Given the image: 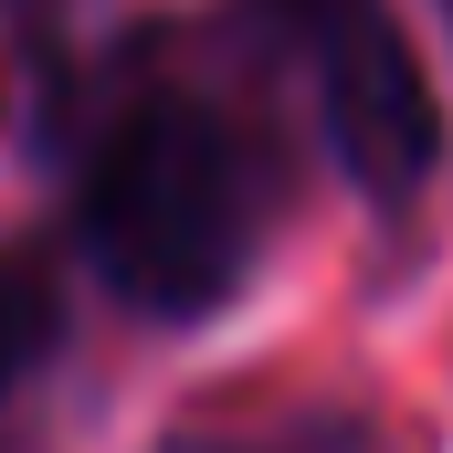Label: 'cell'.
<instances>
[{
  "instance_id": "cell-1",
  "label": "cell",
  "mask_w": 453,
  "mask_h": 453,
  "mask_svg": "<svg viewBox=\"0 0 453 453\" xmlns=\"http://www.w3.org/2000/svg\"><path fill=\"white\" fill-rule=\"evenodd\" d=\"M264 242V169L211 106L148 96L106 127L85 169V253L127 306L201 317L253 274Z\"/></svg>"
},
{
  "instance_id": "cell-3",
  "label": "cell",
  "mask_w": 453,
  "mask_h": 453,
  "mask_svg": "<svg viewBox=\"0 0 453 453\" xmlns=\"http://www.w3.org/2000/svg\"><path fill=\"white\" fill-rule=\"evenodd\" d=\"M32 358H42V296H32V285L0 264V390H11Z\"/></svg>"
},
{
  "instance_id": "cell-2",
  "label": "cell",
  "mask_w": 453,
  "mask_h": 453,
  "mask_svg": "<svg viewBox=\"0 0 453 453\" xmlns=\"http://www.w3.org/2000/svg\"><path fill=\"white\" fill-rule=\"evenodd\" d=\"M285 21H296V53H306L338 169L369 201H411L443 158V106H433L390 0H285Z\"/></svg>"
},
{
  "instance_id": "cell-4",
  "label": "cell",
  "mask_w": 453,
  "mask_h": 453,
  "mask_svg": "<svg viewBox=\"0 0 453 453\" xmlns=\"http://www.w3.org/2000/svg\"><path fill=\"white\" fill-rule=\"evenodd\" d=\"M169 453H348V443H232V433L201 443V433H190V443H169Z\"/></svg>"
}]
</instances>
